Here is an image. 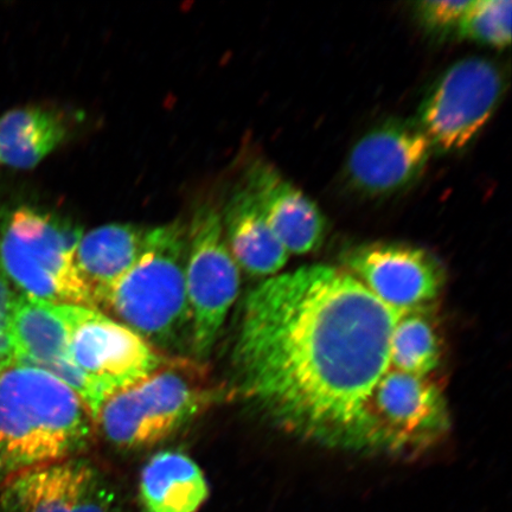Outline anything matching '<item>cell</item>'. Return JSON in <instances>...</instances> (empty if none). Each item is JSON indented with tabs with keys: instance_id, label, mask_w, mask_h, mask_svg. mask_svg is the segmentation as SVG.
I'll list each match as a JSON object with an SVG mask.
<instances>
[{
	"instance_id": "4fadbf2b",
	"label": "cell",
	"mask_w": 512,
	"mask_h": 512,
	"mask_svg": "<svg viewBox=\"0 0 512 512\" xmlns=\"http://www.w3.org/2000/svg\"><path fill=\"white\" fill-rule=\"evenodd\" d=\"M66 306L18 294L10 320L12 356L14 363L41 369L67 383L88 408L87 383L70 358Z\"/></svg>"
},
{
	"instance_id": "ac0fdd59",
	"label": "cell",
	"mask_w": 512,
	"mask_h": 512,
	"mask_svg": "<svg viewBox=\"0 0 512 512\" xmlns=\"http://www.w3.org/2000/svg\"><path fill=\"white\" fill-rule=\"evenodd\" d=\"M69 126L62 114L46 107L12 110L0 118V162L34 169L64 143Z\"/></svg>"
},
{
	"instance_id": "9c48e42d",
	"label": "cell",
	"mask_w": 512,
	"mask_h": 512,
	"mask_svg": "<svg viewBox=\"0 0 512 512\" xmlns=\"http://www.w3.org/2000/svg\"><path fill=\"white\" fill-rule=\"evenodd\" d=\"M504 88L502 69L494 61L483 57L460 60L428 89L416 124L433 151L463 150L488 125Z\"/></svg>"
},
{
	"instance_id": "6da1fadb",
	"label": "cell",
	"mask_w": 512,
	"mask_h": 512,
	"mask_svg": "<svg viewBox=\"0 0 512 512\" xmlns=\"http://www.w3.org/2000/svg\"><path fill=\"white\" fill-rule=\"evenodd\" d=\"M400 313L336 267L274 275L243 305L232 356L236 390L286 432L345 448L390 368Z\"/></svg>"
},
{
	"instance_id": "7c38bea8",
	"label": "cell",
	"mask_w": 512,
	"mask_h": 512,
	"mask_svg": "<svg viewBox=\"0 0 512 512\" xmlns=\"http://www.w3.org/2000/svg\"><path fill=\"white\" fill-rule=\"evenodd\" d=\"M0 512H115L114 495L95 466L74 457L6 477Z\"/></svg>"
},
{
	"instance_id": "ba28073f",
	"label": "cell",
	"mask_w": 512,
	"mask_h": 512,
	"mask_svg": "<svg viewBox=\"0 0 512 512\" xmlns=\"http://www.w3.org/2000/svg\"><path fill=\"white\" fill-rule=\"evenodd\" d=\"M187 294L191 350L207 358L239 296L241 277L224 235L221 210L204 202L188 226Z\"/></svg>"
},
{
	"instance_id": "9a60e30c",
	"label": "cell",
	"mask_w": 512,
	"mask_h": 512,
	"mask_svg": "<svg viewBox=\"0 0 512 512\" xmlns=\"http://www.w3.org/2000/svg\"><path fill=\"white\" fill-rule=\"evenodd\" d=\"M224 235L236 264L255 277H274L290 259L274 235L246 184L229 196L221 210Z\"/></svg>"
},
{
	"instance_id": "e0dca14e",
	"label": "cell",
	"mask_w": 512,
	"mask_h": 512,
	"mask_svg": "<svg viewBox=\"0 0 512 512\" xmlns=\"http://www.w3.org/2000/svg\"><path fill=\"white\" fill-rule=\"evenodd\" d=\"M139 494L146 512H197L208 499L209 486L187 454L163 451L145 465Z\"/></svg>"
},
{
	"instance_id": "5bb4252c",
	"label": "cell",
	"mask_w": 512,
	"mask_h": 512,
	"mask_svg": "<svg viewBox=\"0 0 512 512\" xmlns=\"http://www.w3.org/2000/svg\"><path fill=\"white\" fill-rule=\"evenodd\" d=\"M246 185L268 226L290 255L309 254L322 247L328 234V221L322 210L273 165L254 163L247 172Z\"/></svg>"
},
{
	"instance_id": "52a82bcc",
	"label": "cell",
	"mask_w": 512,
	"mask_h": 512,
	"mask_svg": "<svg viewBox=\"0 0 512 512\" xmlns=\"http://www.w3.org/2000/svg\"><path fill=\"white\" fill-rule=\"evenodd\" d=\"M74 367L89 389L93 419L111 395L145 379L166 357L142 336L98 310L66 306Z\"/></svg>"
},
{
	"instance_id": "7402d4cb",
	"label": "cell",
	"mask_w": 512,
	"mask_h": 512,
	"mask_svg": "<svg viewBox=\"0 0 512 512\" xmlns=\"http://www.w3.org/2000/svg\"><path fill=\"white\" fill-rule=\"evenodd\" d=\"M18 294L12 290L10 281L6 279L0 268V371L14 363L12 356L10 320L12 307Z\"/></svg>"
},
{
	"instance_id": "2e32d148",
	"label": "cell",
	"mask_w": 512,
	"mask_h": 512,
	"mask_svg": "<svg viewBox=\"0 0 512 512\" xmlns=\"http://www.w3.org/2000/svg\"><path fill=\"white\" fill-rule=\"evenodd\" d=\"M150 232L151 228L138 224L110 223L82 234L75 265L92 294L96 310L102 294L142 256Z\"/></svg>"
},
{
	"instance_id": "ffe728a7",
	"label": "cell",
	"mask_w": 512,
	"mask_h": 512,
	"mask_svg": "<svg viewBox=\"0 0 512 512\" xmlns=\"http://www.w3.org/2000/svg\"><path fill=\"white\" fill-rule=\"evenodd\" d=\"M510 0H472L459 23L457 34L484 46L504 49L511 42Z\"/></svg>"
},
{
	"instance_id": "5b68a950",
	"label": "cell",
	"mask_w": 512,
	"mask_h": 512,
	"mask_svg": "<svg viewBox=\"0 0 512 512\" xmlns=\"http://www.w3.org/2000/svg\"><path fill=\"white\" fill-rule=\"evenodd\" d=\"M83 230L46 211L18 207L0 214V268L23 296L96 310L75 265Z\"/></svg>"
},
{
	"instance_id": "8fae6325",
	"label": "cell",
	"mask_w": 512,
	"mask_h": 512,
	"mask_svg": "<svg viewBox=\"0 0 512 512\" xmlns=\"http://www.w3.org/2000/svg\"><path fill=\"white\" fill-rule=\"evenodd\" d=\"M433 152L416 121L390 119L371 128L352 146L345 176L361 195H393L422 175Z\"/></svg>"
},
{
	"instance_id": "277c9868",
	"label": "cell",
	"mask_w": 512,
	"mask_h": 512,
	"mask_svg": "<svg viewBox=\"0 0 512 512\" xmlns=\"http://www.w3.org/2000/svg\"><path fill=\"white\" fill-rule=\"evenodd\" d=\"M220 398L200 362L166 358L144 380L110 396L95 415V427L121 450L163 443Z\"/></svg>"
},
{
	"instance_id": "8992f818",
	"label": "cell",
	"mask_w": 512,
	"mask_h": 512,
	"mask_svg": "<svg viewBox=\"0 0 512 512\" xmlns=\"http://www.w3.org/2000/svg\"><path fill=\"white\" fill-rule=\"evenodd\" d=\"M448 430L450 414L437 383L389 368L364 403L345 448L402 456L427 450Z\"/></svg>"
},
{
	"instance_id": "44dd1931",
	"label": "cell",
	"mask_w": 512,
	"mask_h": 512,
	"mask_svg": "<svg viewBox=\"0 0 512 512\" xmlns=\"http://www.w3.org/2000/svg\"><path fill=\"white\" fill-rule=\"evenodd\" d=\"M472 0H426L416 4V15L422 27L435 35L450 34L457 31L460 21Z\"/></svg>"
},
{
	"instance_id": "7a4b0ae2",
	"label": "cell",
	"mask_w": 512,
	"mask_h": 512,
	"mask_svg": "<svg viewBox=\"0 0 512 512\" xmlns=\"http://www.w3.org/2000/svg\"><path fill=\"white\" fill-rule=\"evenodd\" d=\"M94 428L67 383L18 363L0 371V477L78 457Z\"/></svg>"
},
{
	"instance_id": "d6986e66",
	"label": "cell",
	"mask_w": 512,
	"mask_h": 512,
	"mask_svg": "<svg viewBox=\"0 0 512 512\" xmlns=\"http://www.w3.org/2000/svg\"><path fill=\"white\" fill-rule=\"evenodd\" d=\"M431 309L401 312L390 339V364L402 373L427 377L439 367L443 344Z\"/></svg>"
},
{
	"instance_id": "30bf717a",
	"label": "cell",
	"mask_w": 512,
	"mask_h": 512,
	"mask_svg": "<svg viewBox=\"0 0 512 512\" xmlns=\"http://www.w3.org/2000/svg\"><path fill=\"white\" fill-rule=\"evenodd\" d=\"M344 261L345 271L398 312L431 309L445 286L443 265L424 248L373 242L352 248Z\"/></svg>"
},
{
	"instance_id": "3957f363",
	"label": "cell",
	"mask_w": 512,
	"mask_h": 512,
	"mask_svg": "<svg viewBox=\"0 0 512 512\" xmlns=\"http://www.w3.org/2000/svg\"><path fill=\"white\" fill-rule=\"evenodd\" d=\"M188 226L175 221L151 228L144 253L102 294L101 309L152 347L175 349L190 336L187 294Z\"/></svg>"
}]
</instances>
